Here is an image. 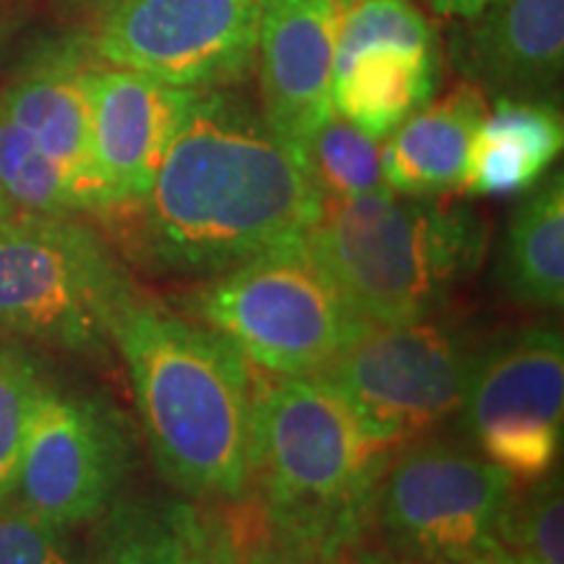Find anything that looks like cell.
I'll list each match as a JSON object with an SVG mask.
<instances>
[{
	"label": "cell",
	"instance_id": "cell-1",
	"mask_svg": "<svg viewBox=\"0 0 564 564\" xmlns=\"http://www.w3.org/2000/svg\"><path fill=\"white\" fill-rule=\"evenodd\" d=\"M322 196L262 110L232 87L194 97L150 192L139 251L154 272L212 280L301 243Z\"/></svg>",
	"mask_w": 564,
	"mask_h": 564
},
{
	"label": "cell",
	"instance_id": "cell-2",
	"mask_svg": "<svg viewBox=\"0 0 564 564\" xmlns=\"http://www.w3.org/2000/svg\"><path fill=\"white\" fill-rule=\"evenodd\" d=\"M154 465L192 499L236 502L251 489V364L188 314L131 295L112 324Z\"/></svg>",
	"mask_w": 564,
	"mask_h": 564
},
{
	"label": "cell",
	"instance_id": "cell-3",
	"mask_svg": "<svg viewBox=\"0 0 564 564\" xmlns=\"http://www.w3.org/2000/svg\"><path fill=\"white\" fill-rule=\"evenodd\" d=\"M392 449L319 373L253 377L251 486L270 531L358 554Z\"/></svg>",
	"mask_w": 564,
	"mask_h": 564
},
{
	"label": "cell",
	"instance_id": "cell-4",
	"mask_svg": "<svg viewBox=\"0 0 564 564\" xmlns=\"http://www.w3.org/2000/svg\"><path fill=\"white\" fill-rule=\"evenodd\" d=\"M303 246L358 319L411 324L440 312L481 264L486 228L447 196L382 188L322 202Z\"/></svg>",
	"mask_w": 564,
	"mask_h": 564
},
{
	"label": "cell",
	"instance_id": "cell-5",
	"mask_svg": "<svg viewBox=\"0 0 564 564\" xmlns=\"http://www.w3.org/2000/svg\"><path fill=\"white\" fill-rule=\"evenodd\" d=\"M183 308L272 377L319 373L366 327L303 241L207 280Z\"/></svg>",
	"mask_w": 564,
	"mask_h": 564
},
{
	"label": "cell",
	"instance_id": "cell-6",
	"mask_svg": "<svg viewBox=\"0 0 564 564\" xmlns=\"http://www.w3.org/2000/svg\"><path fill=\"white\" fill-rule=\"evenodd\" d=\"M137 293L121 262L76 217L17 212L0 220V329L100 352Z\"/></svg>",
	"mask_w": 564,
	"mask_h": 564
},
{
	"label": "cell",
	"instance_id": "cell-7",
	"mask_svg": "<svg viewBox=\"0 0 564 564\" xmlns=\"http://www.w3.org/2000/svg\"><path fill=\"white\" fill-rule=\"evenodd\" d=\"M514 478L478 449L413 440L392 449L371 494L369 528L413 564H486Z\"/></svg>",
	"mask_w": 564,
	"mask_h": 564
},
{
	"label": "cell",
	"instance_id": "cell-8",
	"mask_svg": "<svg viewBox=\"0 0 564 564\" xmlns=\"http://www.w3.org/2000/svg\"><path fill=\"white\" fill-rule=\"evenodd\" d=\"M470 352L442 324H366L319 371L379 442L421 440L460 411Z\"/></svg>",
	"mask_w": 564,
	"mask_h": 564
},
{
	"label": "cell",
	"instance_id": "cell-9",
	"mask_svg": "<svg viewBox=\"0 0 564 564\" xmlns=\"http://www.w3.org/2000/svg\"><path fill=\"white\" fill-rule=\"evenodd\" d=\"M463 429L514 481L552 474L564 432V343L552 327L507 333L470 356Z\"/></svg>",
	"mask_w": 564,
	"mask_h": 564
},
{
	"label": "cell",
	"instance_id": "cell-10",
	"mask_svg": "<svg viewBox=\"0 0 564 564\" xmlns=\"http://www.w3.org/2000/svg\"><path fill=\"white\" fill-rule=\"evenodd\" d=\"M262 0H116L87 34L97 63L181 89L241 84L257 58Z\"/></svg>",
	"mask_w": 564,
	"mask_h": 564
},
{
	"label": "cell",
	"instance_id": "cell-11",
	"mask_svg": "<svg viewBox=\"0 0 564 564\" xmlns=\"http://www.w3.org/2000/svg\"><path fill=\"white\" fill-rule=\"evenodd\" d=\"M131 423L100 394L47 382L34 408L13 499L63 528L102 518L131 476Z\"/></svg>",
	"mask_w": 564,
	"mask_h": 564
},
{
	"label": "cell",
	"instance_id": "cell-12",
	"mask_svg": "<svg viewBox=\"0 0 564 564\" xmlns=\"http://www.w3.org/2000/svg\"><path fill=\"white\" fill-rule=\"evenodd\" d=\"M440 82V34L415 0H343L333 108L345 121L384 141Z\"/></svg>",
	"mask_w": 564,
	"mask_h": 564
},
{
	"label": "cell",
	"instance_id": "cell-13",
	"mask_svg": "<svg viewBox=\"0 0 564 564\" xmlns=\"http://www.w3.org/2000/svg\"><path fill=\"white\" fill-rule=\"evenodd\" d=\"M343 0H262L257 58L262 116L295 158L333 116ZM303 165V162H301Z\"/></svg>",
	"mask_w": 564,
	"mask_h": 564
},
{
	"label": "cell",
	"instance_id": "cell-14",
	"mask_svg": "<svg viewBox=\"0 0 564 564\" xmlns=\"http://www.w3.org/2000/svg\"><path fill=\"white\" fill-rule=\"evenodd\" d=\"M91 152L108 212L133 209L150 192L167 147L199 91L139 70L95 63L87 74Z\"/></svg>",
	"mask_w": 564,
	"mask_h": 564
},
{
	"label": "cell",
	"instance_id": "cell-15",
	"mask_svg": "<svg viewBox=\"0 0 564 564\" xmlns=\"http://www.w3.org/2000/svg\"><path fill=\"white\" fill-rule=\"evenodd\" d=\"M84 34L53 40L24 61L0 95V112L66 175L84 212L102 215L105 194L91 152L87 74L95 66Z\"/></svg>",
	"mask_w": 564,
	"mask_h": 564
},
{
	"label": "cell",
	"instance_id": "cell-16",
	"mask_svg": "<svg viewBox=\"0 0 564 564\" xmlns=\"http://www.w3.org/2000/svg\"><path fill=\"white\" fill-rule=\"evenodd\" d=\"M455 63L497 97L552 100L564 68V0H491L463 21Z\"/></svg>",
	"mask_w": 564,
	"mask_h": 564
},
{
	"label": "cell",
	"instance_id": "cell-17",
	"mask_svg": "<svg viewBox=\"0 0 564 564\" xmlns=\"http://www.w3.org/2000/svg\"><path fill=\"white\" fill-rule=\"evenodd\" d=\"M489 110V95L463 82L440 100L421 105L384 139L382 175L387 188L405 196L460 192L470 141Z\"/></svg>",
	"mask_w": 564,
	"mask_h": 564
},
{
	"label": "cell",
	"instance_id": "cell-18",
	"mask_svg": "<svg viewBox=\"0 0 564 564\" xmlns=\"http://www.w3.org/2000/svg\"><path fill=\"white\" fill-rule=\"evenodd\" d=\"M562 144V112L552 100L497 97L470 141L460 194H523L554 165Z\"/></svg>",
	"mask_w": 564,
	"mask_h": 564
},
{
	"label": "cell",
	"instance_id": "cell-19",
	"mask_svg": "<svg viewBox=\"0 0 564 564\" xmlns=\"http://www.w3.org/2000/svg\"><path fill=\"white\" fill-rule=\"evenodd\" d=\"M497 282L518 306L554 312L564 303V178L549 175L518 204L497 259Z\"/></svg>",
	"mask_w": 564,
	"mask_h": 564
},
{
	"label": "cell",
	"instance_id": "cell-20",
	"mask_svg": "<svg viewBox=\"0 0 564 564\" xmlns=\"http://www.w3.org/2000/svg\"><path fill=\"white\" fill-rule=\"evenodd\" d=\"M105 514L95 564H212V525L183 499H131Z\"/></svg>",
	"mask_w": 564,
	"mask_h": 564
},
{
	"label": "cell",
	"instance_id": "cell-21",
	"mask_svg": "<svg viewBox=\"0 0 564 564\" xmlns=\"http://www.w3.org/2000/svg\"><path fill=\"white\" fill-rule=\"evenodd\" d=\"M301 162L322 202L352 199L387 188L379 141L345 121L340 112H333L316 129Z\"/></svg>",
	"mask_w": 564,
	"mask_h": 564
},
{
	"label": "cell",
	"instance_id": "cell-22",
	"mask_svg": "<svg viewBox=\"0 0 564 564\" xmlns=\"http://www.w3.org/2000/svg\"><path fill=\"white\" fill-rule=\"evenodd\" d=\"M0 188L17 212L47 217H79L82 204L61 167L0 112Z\"/></svg>",
	"mask_w": 564,
	"mask_h": 564
},
{
	"label": "cell",
	"instance_id": "cell-23",
	"mask_svg": "<svg viewBox=\"0 0 564 564\" xmlns=\"http://www.w3.org/2000/svg\"><path fill=\"white\" fill-rule=\"evenodd\" d=\"M499 546L539 564H564V499L560 474L512 489L499 523Z\"/></svg>",
	"mask_w": 564,
	"mask_h": 564
},
{
	"label": "cell",
	"instance_id": "cell-24",
	"mask_svg": "<svg viewBox=\"0 0 564 564\" xmlns=\"http://www.w3.org/2000/svg\"><path fill=\"white\" fill-rule=\"evenodd\" d=\"M37 358L21 345H0V505L13 497L34 408L45 390Z\"/></svg>",
	"mask_w": 564,
	"mask_h": 564
},
{
	"label": "cell",
	"instance_id": "cell-25",
	"mask_svg": "<svg viewBox=\"0 0 564 564\" xmlns=\"http://www.w3.org/2000/svg\"><path fill=\"white\" fill-rule=\"evenodd\" d=\"M68 531L19 499H6L0 505V564H79Z\"/></svg>",
	"mask_w": 564,
	"mask_h": 564
},
{
	"label": "cell",
	"instance_id": "cell-26",
	"mask_svg": "<svg viewBox=\"0 0 564 564\" xmlns=\"http://www.w3.org/2000/svg\"><path fill=\"white\" fill-rule=\"evenodd\" d=\"M238 549V564H364V554H340L329 549L303 544L270 531L257 514L236 520L230 528Z\"/></svg>",
	"mask_w": 564,
	"mask_h": 564
},
{
	"label": "cell",
	"instance_id": "cell-27",
	"mask_svg": "<svg viewBox=\"0 0 564 564\" xmlns=\"http://www.w3.org/2000/svg\"><path fill=\"white\" fill-rule=\"evenodd\" d=\"M426 3L436 17L453 19V21H468L474 19L476 13H481L491 0H426Z\"/></svg>",
	"mask_w": 564,
	"mask_h": 564
},
{
	"label": "cell",
	"instance_id": "cell-28",
	"mask_svg": "<svg viewBox=\"0 0 564 564\" xmlns=\"http://www.w3.org/2000/svg\"><path fill=\"white\" fill-rule=\"evenodd\" d=\"M212 564H238V549L228 528L212 525Z\"/></svg>",
	"mask_w": 564,
	"mask_h": 564
},
{
	"label": "cell",
	"instance_id": "cell-29",
	"mask_svg": "<svg viewBox=\"0 0 564 564\" xmlns=\"http://www.w3.org/2000/svg\"><path fill=\"white\" fill-rule=\"evenodd\" d=\"M486 564H539V562L525 560V556L512 554V552H507V549L499 546L497 552H494V554L489 556V562H486Z\"/></svg>",
	"mask_w": 564,
	"mask_h": 564
},
{
	"label": "cell",
	"instance_id": "cell-30",
	"mask_svg": "<svg viewBox=\"0 0 564 564\" xmlns=\"http://www.w3.org/2000/svg\"><path fill=\"white\" fill-rule=\"evenodd\" d=\"M11 215H17V207H13L9 196H6L3 188H0V220H9Z\"/></svg>",
	"mask_w": 564,
	"mask_h": 564
},
{
	"label": "cell",
	"instance_id": "cell-31",
	"mask_svg": "<svg viewBox=\"0 0 564 564\" xmlns=\"http://www.w3.org/2000/svg\"><path fill=\"white\" fill-rule=\"evenodd\" d=\"M364 564H400V562H379V560H364Z\"/></svg>",
	"mask_w": 564,
	"mask_h": 564
}]
</instances>
